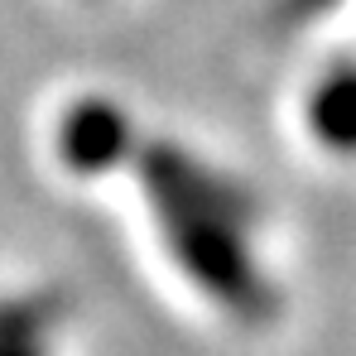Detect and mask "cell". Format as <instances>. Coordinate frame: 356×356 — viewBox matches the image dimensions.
I'll return each instance as SVG.
<instances>
[{
    "label": "cell",
    "mask_w": 356,
    "mask_h": 356,
    "mask_svg": "<svg viewBox=\"0 0 356 356\" xmlns=\"http://www.w3.org/2000/svg\"><path fill=\"white\" fill-rule=\"evenodd\" d=\"M145 183L159 207V222L174 241L178 260L227 303H250L255 280L245 265V241H241V197L227 188V178L197 169L178 149H149Z\"/></svg>",
    "instance_id": "6da1fadb"
},
{
    "label": "cell",
    "mask_w": 356,
    "mask_h": 356,
    "mask_svg": "<svg viewBox=\"0 0 356 356\" xmlns=\"http://www.w3.org/2000/svg\"><path fill=\"white\" fill-rule=\"evenodd\" d=\"M125 140H130V125L106 102H82L63 125V154L72 169H106L125 149Z\"/></svg>",
    "instance_id": "7a4b0ae2"
},
{
    "label": "cell",
    "mask_w": 356,
    "mask_h": 356,
    "mask_svg": "<svg viewBox=\"0 0 356 356\" xmlns=\"http://www.w3.org/2000/svg\"><path fill=\"white\" fill-rule=\"evenodd\" d=\"M308 120H313V130L327 149H356V72L352 67L332 72L313 92Z\"/></svg>",
    "instance_id": "3957f363"
}]
</instances>
